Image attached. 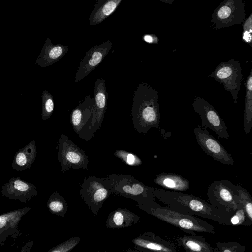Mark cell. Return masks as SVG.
Instances as JSON below:
<instances>
[{
	"label": "cell",
	"mask_w": 252,
	"mask_h": 252,
	"mask_svg": "<svg viewBox=\"0 0 252 252\" xmlns=\"http://www.w3.org/2000/svg\"><path fill=\"white\" fill-rule=\"evenodd\" d=\"M142 39L144 41L150 44H157L159 41L158 37L152 34H144L142 37Z\"/></svg>",
	"instance_id": "obj_33"
},
{
	"label": "cell",
	"mask_w": 252,
	"mask_h": 252,
	"mask_svg": "<svg viewBox=\"0 0 252 252\" xmlns=\"http://www.w3.org/2000/svg\"><path fill=\"white\" fill-rule=\"evenodd\" d=\"M178 245L186 252H216L206 238L196 234L185 235L177 238Z\"/></svg>",
	"instance_id": "obj_22"
},
{
	"label": "cell",
	"mask_w": 252,
	"mask_h": 252,
	"mask_svg": "<svg viewBox=\"0 0 252 252\" xmlns=\"http://www.w3.org/2000/svg\"><path fill=\"white\" fill-rule=\"evenodd\" d=\"M111 194L104 184V177L88 176L80 185L79 195L94 216Z\"/></svg>",
	"instance_id": "obj_7"
},
{
	"label": "cell",
	"mask_w": 252,
	"mask_h": 252,
	"mask_svg": "<svg viewBox=\"0 0 252 252\" xmlns=\"http://www.w3.org/2000/svg\"><path fill=\"white\" fill-rule=\"evenodd\" d=\"M209 203L216 208L232 215L239 204L237 184L226 179L215 180L207 189Z\"/></svg>",
	"instance_id": "obj_5"
},
{
	"label": "cell",
	"mask_w": 252,
	"mask_h": 252,
	"mask_svg": "<svg viewBox=\"0 0 252 252\" xmlns=\"http://www.w3.org/2000/svg\"><path fill=\"white\" fill-rule=\"evenodd\" d=\"M134 128L140 134L158 128L160 120L158 92L146 82L139 84L134 91L131 111Z\"/></svg>",
	"instance_id": "obj_2"
},
{
	"label": "cell",
	"mask_w": 252,
	"mask_h": 252,
	"mask_svg": "<svg viewBox=\"0 0 252 252\" xmlns=\"http://www.w3.org/2000/svg\"></svg>",
	"instance_id": "obj_37"
},
{
	"label": "cell",
	"mask_w": 252,
	"mask_h": 252,
	"mask_svg": "<svg viewBox=\"0 0 252 252\" xmlns=\"http://www.w3.org/2000/svg\"><path fill=\"white\" fill-rule=\"evenodd\" d=\"M132 252H138L134 250V251H132Z\"/></svg>",
	"instance_id": "obj_36"
},
{
	"label": "cell",
	"mask_w": 252,
	"mask_h": 252,
	"mask_svg": "<svg viewBox=\"0 0 252 252\" xmlns=\"http://www.w3.org/2000/svg\"></svg>",
	"instance_id": "obj_38"
},
{
	"label": "cell",
	"mask_w": 252,
	"mask_h": 252,
	"mask_svg": "<svg viewBox=\"0 0 252 252\" xmlns=\"http://www.w3.org/2000/svg\"><path fill=\"white\" fill-rule=\"evenodd\" d=\"M94 98L90 95L80 101L72 111L70 121L73 129L78 137L85 141H89L94 136L90 131Z\"/></svg>",
	"instance_id": "obj_11"
},
{
	"label": "cell",
	"mask_w": 252,
	"mask_h": 252,
	"mask_svg": "<svg viewBox=\"0 0 252 252\" xmlns=\"http://www.w3.org/2000/svg\"><path fill=\"white\" fill-rule=\"evenodd\" d=\"M31 210L30 207H26L0 215V245H4L8 237L15 239L20 236L19 223Z\"/></svg>",
	"instance_id": "obj_17"
},
{
	"label": "cell",
	"mask_w": 252,
	"mask_h": 252,
	"mask_svg": "<svg viewBox=\"0 0 252 252\" xmlns=\"http://www.w3.org/2000/svg\"><path fill=\"white\" fill-rule=\"evenodd\" d=\"M147 213L189 233L195 232L215 233V227L198 217L179 211L168 207H163L155 201L137 205Z\"/></svg>",
	"instance_id": "obj_3"
},
{
	"label": "cell",
	"mask_w": 252,
	"mask_h": 252,
	"mask_svg": "<svg viewBox=\"0 0 252 252\" xmlns=\"http://www.w3.org/2000/svg\"><path fill=\"white\" fill-rule=\"evenodd\" d=\"M37 155V148L34 140L31 141L19 150L15 154L12 167L17 171L31 168Z\"/></svg>",
	"instance_id": "obj_21"
},
{
	"label": "cell",
	"mask_w": 252,
	"mask_h": 252,
	"mask_svg": "<svg viewBox=\"0 0 252 252\" xmlns=\"http://www.w3.org/2000/svg\"><path fill=\"white\" fill-rule=\"evenodd\" d=\"M237 196L248 220L252 223V199L250 194L245 188L237 184Z\"/></svg>",
	"instance_id": "obj_26"
},
{
	"label": "cell",
	"mask_w": 252,
	"mask_h": 252,
	"mask_svg": "<svg viewBox=\"0 0 252 252\" xmlns=\"http://www.w3.org/2000/svg\"><path fill=\"white\" fill-rule=\"evenodd\" d=\"M242 38L244 41L252 47V12L245 19L243 23Z\"/></svg>",
	"instance_id": "obj_32"
},
{
	"label": "cell",
	"mask_w": 252,
	"mask_h": 252,
	"mask_svg": "<svg viewBox=\"0 0 252 252\" xmlns=\"http://www.w3.org/2000/svg\"><path fill=\"white\" fill-rule=\"evenodd\" d=\"M231 223L232 226H250L252 224L248 220L242 206L239 202L236 211L231 217Z\"/></svg>",
	"instance_id": "obj_31"
},
{
	"label": "cell",
	"mask_w": 252,
	"mask_h": 252,
	"mask_svg": "<svg viewBox=\"0 0 252 252\" xmlns=\"http://www.w3.org/2000/svg\"><path fill=\"white\" fill-rule=\"evenodd\" d=\"M245 16L244 0H224L214 10L211 23L214 29L219 30L241 24Z\"/></svg>",
	"instance_id": "obj_8"
},
{
	"label": "cell",
	"mask_w": 252,
	"mask_h": 252,
	"mask_svg": "<svg viewBox=\"0 0 252 252\" xmlns=\"http://www.w3.org/2000/svg\"><path fill=\"white\" fill-rule=\"evenodd\" d=\"M114 155L123 162L126 164L137 166L142 164L141 159L135 154L123 150H117L114 152Z\"/></svg>",
	"instance_id": "obj_28"
},
{
	"label": "cell",
	"mask_w": 252,
	"mask_h": 252,
	"mask_svg": "<svg viewBox=\"0 0 252 252\" xmlns=\"http://www.w3.org/2000/svg\"><path fill=\"white\" fill-rule=\"evenodd\" d=\"M154 197L175 210L232 226V215L216 208L199 197L159 188H155Z\"/></svg>",
	"instance_id": "obj_1"
},
{
	"label": "cell",
	"mask_w": 252,
	"mask_h": 252,
	"mask_svg": "<svg viewBox=\"0 0 252 252\" xmlns=\"http://www.w3.org/2000/svg\"><path fill=\"white\" fill-rule=\"evenodd\" d=\"M140 219L138 215L126 208H118L108 216L105 225L107 228H124L137 224Z\"/></svg>",
	"instance_id": "obj_19"
},
{
	"label": "cell",
	"mask_w": 252,
	"mask_h": 252,
	"mask_svg": "<svg viewBox=\"0 0 252 252\" xmlns=\"http://www.w3.org/2000/svg\"><path fill=\"white\" fill-rule=\"evenodd\" d=\"M94 103L90 131L93 135L101 126L107 108L108 94L105 86V80L101 77L97 79L94 85Z\"/></svg>",
	"instance_id": "obj_16"
},
{
	"label": "cell",
	"mask_w": 252,
	"mask_h": 252,
	"mask_svg": "<svg viewBox=\"0 0 252 252\" xmlns=\"http://www.w3.org/2000/svg\"><path fill=\"white\" fill-rule=\"evenodd\" d=\"M153 182L169 190L176 192L186 191L190 188L189 182L182 176L172 173H162L157 175Z\"/></svg>",
	"instance_id": "obj_20"
},
{
	"label": "cell",
	"mask_w": 252,
	"mask_h": 252,
	"mask_svg": "<svg viewBox=\"0 0 252 252\" xmlns=\"http://www.w3.org/2000/svg\"><path fill=\"white\" fill-rule=\"evenodd\" d=\"M209 76L220 84H222L225 90L230 92L234 103L236 104L242 79V69L239 62L234 58L227 62H221Z\"/></svg>",
	"instance_id": "obj_9"
},
{
	"label": "cell",
	"mask_w": 252,
	"mask_h": 252,
	"mask_svg": "<svg viewBox=\"0 0 252 252\" xmlns=\"http://www.w3.org/2000/svg\"><path fill=\"white\" fill-rule=\"evenodd\" d=\"M192 106L199 116L203 126L209 128L221 138L229 139L225 123L212 105L203 98L196 97L193 99Z\"/></svg>",
	"instance_id": "obj_10"
},
{
	"label": "cell",
	"mask_w": 252,
	"mask_h": 252,
	"mask_svg": "<svg viewBox=\"0 0 252 252\" xmlns=\"http://www.w3.org/2000/svg\"><path fill=\"white\" fill-rule=\"evenodd\" d=\"M138 252H177L176 246L151 231L145 232L131 240Z\"/></svg>",
	"instance_id": "obj_14"
},
{
	"label": "cell",
	"mask_w": 252,
	"mask_h": 252,
	"mask_svg": "<svg viewBox=\"0 0 252 252\" xmlns=\"http://www.w3.org/2000/svg\"><path fill=\"white\" fill-rule=\"evenodd\" d=\"M47 207L52 214L61 217L65 216L68 211L65 198L57 191H55L49 197Z\"/></svg>",
	"instance_id": "obj_25"
},
{
	"label": "cell",
	"mask_w": 252,
	"mask_h": 252,
	"mask_svg": "<svg viewBox=\"0 0 252 252\" xmlns=\"http://www.w3.org/2000/svg\"><path fill=\"white\" fill-rule=\"evenodd\" d=\"M34 241H30L26 243L22 247L20 252H31L33 245Z\"/></svg>",
	"instance_id": "obj_34"
},
{
	"label": "cell",
	"mask_w": 252,
	"mask_h": 252,
	"mask_svg": "<svg viewBox=\"0 0 252 252\" xmlns=\"http://www.w3.org/2000/svg\"><path fill=\"white\" fill-rule=\"evenodd\" d=\"M216 252H245L246 248L237 241L216 242Z\"/></svg>",
	"instance_id": "obj_29"
},
{
	"label": "cell",
	"mask_w": 252,
	"mask_h": 252,
	"mask_svg": "<svg viewBox=\"0 0 252 252\" xmlns=\"http://www.w3.org/2000/svg\"><path fill=\"white\" fill-rule=\"evenodd\" d=\"M80 241L81 238L80 237H71L53 247L47 252H70L77 246Z\"/></svg>",
	"instance_id": "obj_30"
},
{
	"label": "cell",
	"mask_w": 252,
	"mask_h": 252,
	"mask_svg": "<svg viewBox=\"0 0 252 252\" xmlns=\"http://www.w3.org/2000/svg\"><path fill=\"white\" fill-rule=\"evenodd\" d=\"M163 2H166V3H168V4H172V2H173V0H168V1H167V0H161Z\"/></svg>",
	"instance_id": "obj_35"
},
{
	"label": "cell",
	"mask_w": 252,
	"mask_h": 252,
	"mask_svg": "<svg viewBox=\"0 0 252 252\" xmlns=\"http://www.w3.org/2000/svg\"><path fill=\"white\" fill-rule=\"evenodd\" d=\"M252 127V69L250 70L246 82L245 100L244 115V129L246 134Z\"/></svg>",
	"instance_id": "obj_24"
},
{
	"label": "cell",
	"mask_w": 252,
	"mask_h": 252,
	"mask_svg": "<svg viewBox=\"0 0 252 252\" xmlns=\"http://www.w3.org/2000/svg\"><path fill=\"white\" fill-rule=\"evenodd\" d=\"M41 102V118L43 120H47L52 115L54 109V101L53 96L47 90H44L42 92Z\"/></svg>",
	"instance_id": "obj_27"
},
{
	"label": "cell",
	"mask_w": 252,
	"mask_h": 252,
	"mask_svg": "<svg viewBox=\"0 0 252 252\" xmlns=\"http://www.w3.org/2000/svg\"><path fill=\"white\" fill-rule=\"evenodd\" d=\"M196 140L202 150L213 159L223 164L233 165L231 155L206 129L196 127L193 129Z\"/></svg>",
	"instance_id": "obj_12"
},
{
	"label": "cell",
	"mask_w": 252,
	"mask_h": 252,
	"mask_svg": "<svg viewBox=\"0 0 252 252\" xmlns=\"http://www.w3.org/2000/svg\"><path fill=\"white\" fill-rule=\"evenodd\" d=\"M57 159L63 174L71 168L88 169L89 157L63 132L60 135L57 146Z\"/></svg>",
	"instance_id": "obj_6"
},
{
	"label": "cell",
	"mask_w": 252,
	"mask_h": 252,
	"mask_svg": "<svg viewBox=\"0 0 252 252\" xmlns=\"http://www.w3.org/2000/svg\"><path fill=\"white\" fill-rule=\"evenodd\" d=\"M122 1V0H98L89 16L90 25L102 23L116 10Z\"/></svg>",
	"instance_id": "obj_23"
},
{
	"label": "cell",
	"mask_w": 252,
	"mask_h": 252,
	"mask_svg": "<svg viewBox=\"0 0 252 252\" xmlns=\"http://www.w3.org/2000/svg\"><path fill=\"white\" fill-rule=\"evenodd\" d=\"M112 46V42L108 40L91 47L80 62L76 73L75 83L82 80L93 71L107 55Z\"/></svg>",
	"instance_id": "obj_13"
},
{
	"label": "cell",
	"mask_w": 252,
	"mask_h": 252,
	"mask_svg": "<svg viewBox=\"0 0 252 252\" xmlns=\"http://www.w3.org/2000/svg\"><path fill=\"white\" fill-rule=\"evenodd\" d=\"M68 50V46L60 44H54L48 38L36 60L35 63L41 67L51 65L63 57Z\"/></svg>",
	"instance_id": "obj_18"
},
{
	"label": "cell",
	"mask_w": 252,
	"mask_h": 252,
	"mask_svg": "<svg viewBox=\"0 0 252 252\" xmlns=\"http://www.w3.org/2000/svg\"><path fill=\"white\" fill-rule=\"evenodd\" d=\"M2 195L10 200L26 203L38 194L35 186L21 179L20 177H12L4 184L1 189Z\"/></svg>",
	"instance_id": "obj_15"
},
{
	"label": "cell",
	"mask_w": 252,
	"mask_h": 252,
	"mask_svg": "<svg viewBox=\"0 0 252 252\" xmlns=\"http://www.w3.org/2000/svg\"><path fill=\"white\" fill-rule=\"evenodd\" d=\"M104 180L112 194L133 200L138 205L155 201V188L145 185L132 175L111 174Z\"/></svg>",
	"instance_id": "obj_4"
}]
</instances>
